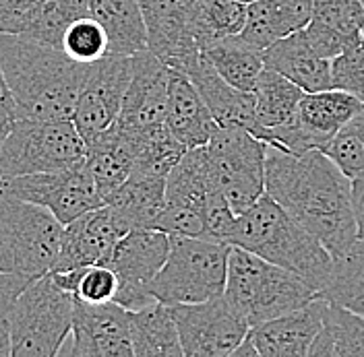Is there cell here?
<instances>
[{"label":"cell","instance_id":"26","mask_svg":"<svg viewBox=\"0 0 364 357\" xmlns=\"http://www.w3.org/2000/svg\"><path fill=\"white\" fill-rule=\"evenodd\" d=\"M255 131L263 143L269 141L275 131L292 124L300 106L302 95L306 93L300 89L290 79L279 75L277 70L263 68L259 81L255 85Z\"/></svg>","mask_w":364,"mask_h":357},{"label":"cell","instance_id":"39","mask_svg":"<svg viewBox=\"0 0 364 357\" xmlns=\"http://www.w3.org/2000/svg\"><path fill=\"white\" fill-rule=\"evenodd\" d=\"M331 87L364 101V35L331 60Z\"/></svg>","mask_w":364,"mask_h":357},{"label":"cell","instance_id":"3","mask_svg":"<svg viewBox=\"0 0 364 357\" xmlns=\"http://www.w3.org/2000/svg\"><path fill=\"white\" fill-rule=\"evenodd\" d=\"M226 244L288 268L321 295L333 273V256L309 229L265 192L247 211L234 217Z\"/></svg>","mask_w":364,"mask_h":357},{"label":"cell","instance_id":"1","mask_svg":"<svg viewBox=\"0 0 364 357\" xmlns=\"http://www.w3.org/2000/svg\"><path fill=\"white\" fill-rule=\"evenodd\" d=\"M265 192L318 238L333 258L358 240L352 180L323 151L290 153L267 145Z\"/></svg>","mask_w":364,"mask_h":357},{"label":"cell","instance_id":"38","mask_svg":"<svg viewBox=\"0 0 364 357\" xmlns=\"http://www.w3.org/2000/svg\"><path fill=\"white\" fill-rule=\"evenodd\" d=\"M313 21L321 23L348 40L363 35L364 2L363 0H315Z\"/></svg>","mask_w":364,"mask_h":357},{"label":"cell","instance_id":"16","mask_svg":"<svg viewBox=\"0 0 364 357\" xmlns=\"http://www.w3.org/2000/svg\"><path fill=\"white\" fill-rule=\"evenodd\" d=\"M60 356L135 357L131 341V312L116 302L91 304L77 297L73 331Z\"/></svg>","mask_w":364,"mask_h":357},{"label":"cell","instance_id":"4","mask_svg":"<svg viewBox=\"0 0 364 357\" xmlns=\"http://www.w3.org/2000/svg\"><path fill=\"white\" fill-rule=\"evenodd\" d=\"M234 217L236 213L209 172L205 149H188L166 178V207L158 229L168 236L226 242Z\"/></svg>","mask_w":364,"mask_h":357},{"label":"cell","instance_id":"18","mask_svg":"<svg viewBox=\"0 0 364 357\" xmlns=\"http://www.w3.org/2000/svg\"><path fill=\"white\" fill-rule=\"evenodd\" d=\"M172 67L149 50L133 54V77L124 95L118 124L131 133H141L166 124L168 85Z\"/></svg>","mask_w":364,"mask_h":357},{"label":"cell","instance_id":"17","mask_svg":"<svg viewBox=\"0 0 364 357\" xmlns=\"http://www.w3.org/2000/svg\"><path fill=\"white\" fill-rule=\"evenodd\" d=\"M147 33V50L172 68H184L201 52L193 0H136Z\"/></svg>","mask_w":364,"mask_h":357},{"label":"cell","instance_id":"44","mask_svg":"<svg viewBox=\"0 0 364 357\" xmlns=\"http://www.w3.org/2000/svg\"><path fill=\"white\" fill-rule=\"evenodd\" d=\"M0 270L15 273V267H13V252H11V242H9V231H6L4 213H2V199H0Z\"/></svg>","mask_w":364,"mask_h":357},{"label":"cell","instance_id":"40","mask_svg":"<svg viewBox=\"0 0 364 357\" xmlns=\"http://www.w3.org/2000/svg\"><path fill=\"white\" fill-rule=\"evenodd\" d=\"M116 291H118V277L112 268L106 265H91L85 267L77 290V297L91 304H104V302H114Z\"/></svg>","mask_w":364,"mask_h":357},{"label":"cell","instance_id":"27","mask_svg":"<svg viewBox=\"0 0 364 357\" xmlns=\"http://www.w3.org/2000/svg\"><path fill=\"white\" fill-rule=\"evenodd\" d=\"M108 204L129 229H158L166 207V176H129L110 197Z\"/></svg>","mask_w":364,"mask_h":357},{"label":"cell","instance_id":"21","mask_svg":"<svg viewBox=\"0 0 364 357\" xmlns=\"http://www.w3.org/2000/svg\"><path fill=\"white\" fill-rule=\"evenodd\" d=\"M181 70L188 75L193 85L201 93L218 126L240 124L249 128L250 133L255 131V93L252 91H242L230 85L203 54L193 58Z\"/></svg>","mask_w":364,"mask_h":357},{"label":"cell","instance_id":"37","mask_svg":"<svg viewBox=\"0 0 364 357\" xmlns=\"http://www.w3.org/2000/svg\"><path fill=\"white\" fill-rule=\"evenodd\" d=\"M63 50L73 60L91 65L110 52V40L102 23L87 15L77 19L65 31Z\"/></svg>","mask_w":364,"mask_h":357},{"label":"cell","instance_id":"46","mask_svg":"<svg viewBox=\"0 0 364 357\" xmlns=\"http://www.w3.org/2000/svg\"><path fill=\"white\" fill-rule=\"evenodd\" d=\"M11 312L0 314V357H11Z\"/></svg>","mask_w":364,"mask_h":357},{"label":"cell","instance_id":"14","mask_svg":"<svg viewBox=\"0 0 364 357\" xmlns=\"http://www.w3.org/2000/svg\"><path fill=\"white\" fill-rule=\"evenodd\" d=\"M363 104L358 97L333 87L304 93L294 122L272 133L267 145L290 153H306L313 149L325 151L329 141Z\"/></svg>","mask_w":364,"mask_h":357},{"label":"cell","instance_id":"2","mask_svg":"<svg viewBox=\"0 0 364 357\" xmlns=\"http://www.w3.org/2000/svg\"><path fill=\"white\" fill-rule=\"evenodd\" d=\"M0 65L17 118H73L90 65L73 60L63 48L9 33H0Z\"/></svg>","mask_w":364,"mask_h":357},{"label":"cell","instance_id":"6","mask_svg":"<svg viewBox=\"0 0 364 357\" xmlns=\"http://www.w3.org/2000/svg\"><path fill=\"white\" fill-rule=\"evenodd\" d=\"M230 250L232 246L226 242L170 236V254L149 283V291L168 306L197 304L222 295Z\"/></svg>","mask_w":364,"mask_h":357},{"label":"cell","instance_id":"9","mask_svg":"<svg viewBox=\"0 0 364 357\" xmlns=\"http://www.w3.org/2000/svg\"><path fill=\"white\" fill-rule=\"evenodd\" d=\"M209 172L238 215L265 194L267 143L240 124L218 126L203 145Z\"/></svg>","mask_w":364,"mask_h":357},{"label":"cell","instance_id":"11","mask_svg":"<svg viewBox=\"0 0 364 357\" xmlns=\"http://www.w3.org/2000/svg\"><path fill=\"white\" fill-rule=\"evenodd\" d=\"M15 273L29 279L48 275L60 252L65 224L48 209L0 192Z\"/></svg>","mask_w":364,"mask_h":357},{"label":"cell","instance_id":"32","mask_svg":"<svg viewBox=\"0 0 364 357\" xmlns=\"http://www.w3.org/2000/svg\"><path fill=\"white\" fill-rule=\"evenodd\" d=\"M318 297L364 316V238L333 258V273Z\"/></svg>","mask_w":364,"mask_h":357},{"label":"cell","instance_id":"47","mask_svg":"<svg viewBox=\"0 0 364 357\" xmlns=\"http://www.w3.org/2000/svg\"><path fill=\"white\" fill-rule=\"evenodd\" d=\"M232 357H259V353H257V347H255V343H252L250 335H247V339L236 347V351L232 353Z\"/></svg>","mask_w":364,"mask_h":357},{"label":"cell","instance_id":"19","mask_svg":"<svg viewBox=\"0 0 364 357\" xmlns=\"http://www.w3.org/2000/svg\"><path fill=\"white\" fill-rule=\"evenodd\" d=\"M131 229L118 219L108 204L91 209L65 225L63 244L52 270L102 265L114 244Z\"/></svg>","mask_w":364,"mask_h":357},{"label":"cell","instance_id":"23","mask_svg":"<svg viewBox=\"0 0 364 357\" xmlns=\"http://www.w3.org/2000/svg\"><path fill=\"white\" fill-rule=\"evenodd\" d=\"M85 145V165L93 176L97 192L106 201V197H110L133 174L136 157L135 134L116 122L108 131L90 138Z\"/></svg>","mask_w":364,"mask_h":357},{"label":"cell","instance_id":"43","mask_svg":"<svg viewBox=\"0 0 364 357\" xmlns=\"http://www.w3.org/2000/svg\"><path fill=\"white\" fill-rule=\"evenodd\" d=\"M352 207L358 227V238H364V176L352 180Z\"/></svg>","mask_w":364,"mask_h":357},{"label":"cell","instance_id":"45","mask_svg":"<svg viewBox=\"0 0 364 357\" xmlns=\"http://www.w3.org/2000/svg\"><path fill=\"white\" fill-rule=\"evenodd\" d=\"M0 112L17 118V106H15V99H13L11 87H9V83H6V77H4L2 65H0Z\"/></svg>","mask_w":364,"mask_h":357},{"label":"cell","instance_id":"28","mask_svg":"<svg viewBox=\"0 0 364 357\" xmlns=\"http://www.w3.org/2000/svg\"><path fill=\"white\" fill-rule=\"evenodd\" d=\"M131 341L135 357L184 356L172 310L164 302L131 312Z\"/></svg>","mask_w":364,"mask_h":357},{"label":"cell","instance_id":"24","mask_svg":"<svg viewBox=\"0 0 364 357\" xmlns=\"http://www.w3.org/2000/svg\"><path fill=\"white\" fill-rule=\"evenodd\" d=\"M315 0H250L247 25L240 38L257 50L306 27L313 19Z\"/></svg>","mask_w":364,"mask_h":357},{"label":"cell","instance_id":"42","mask_svg":"<svg viewBox=\"0 0 364 357\" xmlns=\"http://www.w3.org/2000/svg\"><path fill=\"white\" fill-rule=\"evenodd\" d=\"M33 279L19 275V273H9L0 270V314L11 312L15 300L21 295V291L31 283Z\"/></svg>","mask_w":364,"mask_h":357},{"label":"cell","instance_id":"12","mask_svg":"<svg viewBox=\"0 0 364 357\" xmlns=\"http://www.w3.org/2000/svg\"><path fill=\"white\" fill-rule=\"evenodd\" d=\"M0 192L44 207L65 225L104 204L85 161L56 172L0 180Z\"/></svg>","mask_w":364,"mask_h":357},{"label":"cell","instance_id":"34","mask_svg":"<svg viewBox=\"0 0 364 357\" xmlns=\"http://www.w3.org/2000/svg\"><path fill=\"white\" fill-rule=\"evenodd\" d=\"M193 15H195V29L201 44V52L209 42L240 35L247 15L249 2L245 0H193Z\"/></svg>","mask_w":364,"mask_h":357},{"label":"cell","instance_id":"50","mask_svg":"<svg viewBox=\"0 0 364 357\" xmlns=\"http://www.w3.org/2000/svg\"><path fill=\"white\" fill-rule=\"evenodd\" d=\"M245 2H250V0H245Z\"/></svg>","mask_w":364,"mask_h":357},{"label":"cell","instance_id":"20","mask_svg":"<svg viewBox=\"0 0 364 357\" xmlns=\"http://www.w3.org/2000/svg\"><path fill=\"white\" fill-rule=\"evenodd\" d=\"M327 302L317 297L306 306L282 314L267 322L250 326V339L257 347L259 357H306L318 331L323 326V316Z\"/></svg>","mask_w":364,"mask_h":357},{"label":"cell","instance_id":"30","mask_svg":"<svg viewBox=\"0 0 364 357\" xmlns=\"http://www.w3.org/2000/svg\"><path fill=\"white\" fill-rule=\"evenodd\" d=\"M203 56L230 85L255 91L261 70L265 68L263 52L249 45L240 35L213 40L203 48Z\"/></svg>","mask_w":364,"mask_h":357},{"label":"cell","instance_id":"29","mask_svg":"<svg viewBox=\"0 0 364 357\" xmlns=\"http://www.w3.org/2000/svg\"><path fill=\"white\" fill-rule=\"evenodd\" d=\"M93 19L108 33L110 52L133 56L147 50V33L136 0H87Z\"/></svg>","mask_w":364,"mask_h":357},{"label":"cell","instance_id":"48","mask_svg":"<svg viewBox=\"0 0 364 357\" xmlns=\"http://www.w3.org/2000/svg\"><path fill=\"white\" fill-rule=\"evenodd\" d=\"M17 118H13V116H9V114L0 112V149H2V145H4V138L9 136L11 133V126H13V122H15Z\"/></svg>","mask_w":364,"mask_h":357},{"label":"cell","instance_id":"41","mask_svg":"<svg viewBox=\"0 0 364 357\" xmlns=\"http://www.w3.org/2000/svg\"><path fill=\"white\" fill-rule=\"evenodd\" d=\"M42 0H0V33L21 35Z\"/></svg>","mask_w":364,"mask_h":357},{"label":"cell","instance_id":"25","mask_svg":"<svg viewBox=\"0 0 364 357\" xmlns=\"http://www.w3.org/2000/svg\"><path fill=\"white\" fill-rule=\"evenodd\" d=\"M263 62L306 93L331 87V60L318 56L302 29L265 48Z\"/></svg>","mask_w":364,"mask_h":357},{"label":"cell","instance_id":"7","mask_svg":"<svg viewBox=\"0 0 364 357\" xmlns=\"http://www.w3.org/2000/svg\"><path fill=\"white\" fill-rule=\"evenodd\" d=\"M77 295L48 275L33 279L11 308V357L60 356L73 331Z\"/></svg>","mask_w":364,"mask_h":357},{"label":"cell","instance_id":"15","mask_svg":"<svg viewBox=\"0 0 364 357\" xmlns=\"http://www.w3.org/2000/svg\"><path fill=\"white\" fill-rule=\"evenodd\" d=\"M131 77L133 56L108 52L91 62L70 118L85 143L116 124Z\"/></svg>","mask_w":364,"mask_h":357},{"label":"cell","instance_id":"10","mask_svg":"<svg viewBox=\"0 0 364 357\" xmlns=\"http://www.w3.org/2000/svg\"><path fill=\"white\" fill-rule=\"evenodd\" d=\"M170 310L186 357L232 356L250 331L249 320L224 293L197 304H176Z\"/></svg>","mask_w":364,"mask_h":357},{"label":"cell","instance_id":"31","mask_svg":"<svg viewBox=\"0 0 364 357\" xmlns=\"http://www.w3.org/2000/svg\"><path fill=\"white\" fill-rule=\"evenodd\" d=\"M311 357H364V316L327 302Z\"/></svg>","mask_w":364,"mask_h":357},{"label":"cell","instance_id":"36","mask_svg":"<svg viewBox=\"0 0 364 357\" xmlns=\"http://www.w3.org/2000/svg\"><path fill=\"white\" fill-rule=\"evenodd\" d=\"M350 180L364 176V104L358 108L323 151Z\"/></svg>","mask_w":364,"mask_h":357},{"label":"cell","instance_id":"49","mask_svg":"<svg viewBox=\"0 0 364 357\" xmlns=\"http://www.w3.org/2000/svg\"><path fill=\"white\" fill-rule=\"evenodd\" d=\"M363 2H364V0H363ZM363 35H364V27H363Z\"/></svg>","mask_w":364,"mask_h":357},{"label":"cell","instance_id":"13","mask_svg":"<svg viewBox=\"0 0 364 357\" xmlns=\"http://www.w3.org/2000/svg\"><path fill=\"white\" fill-rule=\"evenodd\" d=\"M168 254L170 236L161 229H131L124 234L102 263L118 277L114 302L129 312L143 310L158 302L149 291V283L164 267Z\"/></svg>","mask_w":364,"mask_h":357},{"label":"cell","instance_id":"5","mask_svg":"<svg viewBox=\"0 0 364 357\" xmlns=\"http://www.w3.org/2000/svg\"><path fill=\"white\" fill-rule=\"evenodd\" d=\"M224 295L250 326L298 310L318 297L317 291L296 273L238 246L230 250Z\"/></svg>","mask_w":364,"mask_h":357},{"label":"cell","instance_id":"35","mask_svg":"<svg viewBox=\"0 0 364 357\" xmlns=\"http://www.w3.org/2000/svg\"><path fill=\"white\" fill-rule=\"evenodd\" d=\"M91 15L87 0H42L21 35L54 48H63L65 31L77 19Z\"/></svg>","mask_w":364,"mask_h":357},{"label":"cell","instance_id":"33","mask_svg":"<svg viewBox=\"0 0 364 357\" xmlns=\"http://www.w3.org/2000/svg\"><path fill=\"white\" fill-rule=\"evenodd\" d=\"M133 134H135L136 143L133 174H136V176H166L168 178L170 170L188 151L181 141L170 133V128L166 124H159V126Z\"/></svg>","mask_w":364,"mask_h":357},{"label":"cell","instance_id":"22","mask_svg":"<svg viewBox=\"0 0 364 357\" xmlns=\"http://www.w3.org/2000/svg\"><path fill=\"white\" fill-rule=\"evenodd\" d=\"M166 126L186 149L207 145L218 128V122L209 112L201 93L193 85L188 75L178 68L170 70Z\"/></svg>","mask_w":364,"mask_h":357},{"label":"cell","instance_id":"8","mask_svg":"<svg viewBox=\"0 0 364 357\" xmlns=\"http://www.w3.org/2000/svg\"><path fill=\"white\" fill-rule=\"evenodd\" d=\"M85 151L70 118H17L0 149V180L79 165Z\"/></svg>","mask_w":364,"mask_h":357}]
</instances>
